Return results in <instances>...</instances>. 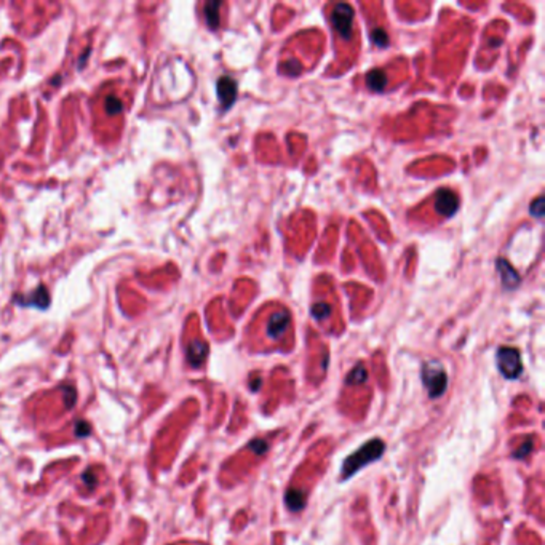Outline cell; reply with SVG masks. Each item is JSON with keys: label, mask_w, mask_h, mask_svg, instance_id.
Returning <instances> with one entry per match:
<instances>
[{"label": "cell", "mask_w": 545, "mask_h": 545, "mask_svg": "<svg viewBox=\"0 0 545 545\" xmlns=\"http://www.w3.org/2000/svg\"><path fill=\"white\" fill-rule=\"evenodd\" d=\"M384 451H385V443L379 438H373L368 443L360 446L357 451H354L351 456L344 459L341 467V480L345 481L363 467L376 462L377 459L382 457Z\"/></svg>", "instance_id": "1"}, {"label": "cell", "mask_w": 545, "mask_h": 545, "mask_svg": "<svg viewBox=\"0 0 545 545\" xmlns=\"http://www.w3.org/2000/svg\"><path fill=\"white\" fill-rule=\"evenodd\" d=\"M421 376H422V382L427 388L430 398H433V400L440 398L446 392V387H448V374H446L443 363H440L438 360H430V361L424 363Z\"/></svg>", "instance_id": "2"}, {"label": "cell", "mask_w": 545, "mask_h": 545, "mask_svg": "<svg viewBox=\"0 0 545 545\" xmlns=\"http://www.w3.org/2000/svg\"><path fill=\"white\" fill-rule=\"evenodd\" d=\"M497 368L505 379H516L523 371L521 355L515 347H500L496 355Z\"/></svg>", "instance_id": "3"}, {"label": "cell", "mask_w": 545, "mask_h": 545, "mask_svg": "<svg viewBox=\"0 0 545 545\" xmlns=\"http://www.w3.org/2000/svg\"><path fill=\"white\" fill-rule=\"evenodd\" d=\"M333 24L338 34L342 35V38L345 40L351 38L352 26H354V10L351 8V5L347 4L336 5V8L333 11Z\"/></svg>", "instance_id": "4"}, {"label": "cell", "mask_w": 545, "mask_h": 545, "mask_svg": "<svg viewBox=\"0 0 545 545\" xmlns=\"http://www.w3.org/2000/svg\"><path fill=\"white\" fill-rule=\"evenodd\" d=\"M50 301L51 299L48 295V289L44 285H38L29 295L15 296V302L20 304L21 307H35V309H42V310L50 305Z\"/></svg>", "instance_id": "5"}, {"label": "cell", "mask_w": 545, "mask_h": 545, "mask_svg": "<svg viewBox=\"0 0 545 545\" xmlns=\"http://www.w3.org/2000/svg\"><path fill=\"white\" fill-rule=\"evenodd\" d=\"M289 320H291V317H289L288 310H285V309L274 312L267 321V336L274 341L280 339L289 326Z\"/></svg>", "instance_id": "6"}, {"label": "cell", "mask_w": 545, "mask_h": 545, "mask_svg": "<svg viewBox=\"0 0 545 545\" xmlns=\"http://www.w3.org/2000/svg\"><path fill=\"white\" fill-rule=\"evenodd\" d=\"M218 96H219V101L222 103V106L224 107H229L232 106V103L235 101L237 98V83L233 79L230 77H221L219 82H218Z\"/></svg>", "instance_id": "7"}, {"label": "cell", "mask_w": 545, "mask_h": 545, "mask_svg": "<svg viewBox=\"0 0 545 545\" xmlns=\"http://www.w3.org/2000/svg\"><path fill=\"white\" fill-rule=\"evenodd\" d=\"M437 209L444 218H450L457 209V197L451 190H440L437 195Z\"/></svg>", "instance_id": "8"}, {"label": "cell", "mask_w": 545, "mask_h": 545, "mask_svg": "<svg viewBox=\"0 0 545 545\" xmlns=\"http://www.w3.org/2000/svg\"><path fill=\"white\" fill-rule=\"evenodd\" d=\"M208 355V345L203 341H193L187 347V360L192 366H200Z\"/></svg>", "instance_id": "9"}, {"label": "cell", "mask_w": 545, "mask_h": 545, "mask_svg": "<svg viewBox=\"0 0 545 545\" xmlns=\"http://www.w3.org/2000/svg\"><path fill=\"white\" fill-rule=\"evenodd\" d=\"M307 504V493H304L302 489H288L285 493V505L288 507V510L291 512H299L305 507Z\"/></svg>", "instance_id": "10"}, {"label": "cell", "mask_w": 545, "mask_h": 545, "mask_svg": "<svg viewBox=\"0 0 545 545\" xmlns=\"http://www.w3.org/2000/svg\"><path fill=\"white\" fill-rule=\"evenodd\" d=\"M219 2H208L205 5V20L209 26V29H218L219 26Z\"/></svg>", "instance_id": "11"}, {"label": "cell", "mask_w": 545, "mask_h": 545, "mask_svg": "<svg viewBox=\"0 0 545 545\" xmlns=\"http://www.w3.org/2000/svg\"><path fill=\"white\" fill-rule=\"evenodd\" d=\"M366 379H368V371H366V368L363 366V365H358V366H355L351 373L347 374L345 382H347L348 385H358V384H363Z\"/></svg>", "instance_id": "12"}, {"label": "cell", "mask_w": 545, "mask_h": 545, "mask_svg": "<svg viewBox=\"0 0 545 545\" xmlns=\"http://www.w3.org/2000/svg\"><path fill=\"white\" fill-rule=\"evenodd\" d=\"M366 83H368V87H369L371 90L381 91V90L385 87L387 79H385V75H384L382 72H379V71H371V72L366 75Z\"/></svg>", "instance_id": "13"}, {"label": "cell", "mask_w": 545, "mask_h": 545, "mask_svg": "<svg viewBox=\"0 0 545 545\" xmlns=\"http://www.w3.org/2000/svg\"><path fill=\"white\" fill-rule=\"evenodd\" d=\"M104 107H106V112H107L109 115H119V114L122 112V110H123V104H122V101L119 100L117 96H114V94H110V96H107V98H106V101H104Z\"/></svg>", "instance_id": "14"}, {"label": "cell", "mask_w": 545, "mask_h": 545, "mask_svg": "<svg viewBox=\"0 0 545 545\" xmlns=\"http://www.w3.org/2000/svg\"><path fill=\"white\" fill-rule=\"evenodd\" d=\"M312 315H314V318H317L318 321L325 320L326 315H329V305H326V304H315V305L312 307Z\"/></svg>", "instance_id": "15"}, {"label": "cell", "mask_w": 545, "mask_h": 545, "mask_svg": "<svg viewBox=\"0 0 545 545\" xmlns=\"http://www.w3.org/2000/svg\"><path fill=\"white\" fill-rule=\"evenodd\" d=\"M249 448L253 450L256 454H264L265 451L269 450V444H267V441H265V440H255V441L249 443Z\"/></svg>", "instance_id": "16"}, {"label": "cell", "mask_w": 545, "mask_h": 545, "mask_svg": "<svg viewBox=\"0 0 545 545\" xmlns=\"http://www.w3.org/2000/svg\"><path fill=\"white\" fill-rule=\"evenodd\" d=\"M531 448H533V441L528 440L523 446H520V448L513 453V457H515V459H523V457H526V456L529 454Z\"/></svg>", "instance_id": "17"}, {"label": "cell", "mask_w": 545, "mask_h": 545, "mask_svg": "<svg viewBox=\"0 0 545 545\" xmlns=\"http://www.w3.org/2000/svg\"><path fill=\"white\" fill-rule=\"evenodd\" d=\"M75 435L77 437H87V435H90V432H91V429H90V425L85 422V421H80V422H77L75 424Z\"/></svg>", "instance_id": "18"}, {"label": "cell", "mask_w": 545, "mask_h": 545, "mask_svg": "<svg viewBox=\"0 0 545 545\" xmlns=\"http://www.w3.org/2000/svg\"><path fill=\"white\" fill-rule=\"evenodd\" d=\"M63 390H66V398H64V401L67 403V408H72L74 406V403H75V398H77V394H75V390L72 388V387H67V388H63Z\"/></svg>", "instance_id": "19"}, {"label": "cell", "mask_w": 545, "mask_h": 545, "mask_svg": "<svg viewBox=\"0 0 545 545\" xmlns=\"http://www.w3.org/2000/svg\"><path fill=\"white\" fill-rule=\"evenodd\" d=\"M531 213L536 215L537 218H540V216L543 215V200H542V197H539V199L533 203V206H531Z\"/></svg>", "instance_id": "20"}, {"label": "cell", "mask_w": 545, "mask_h": 545, "mask_svg": "<svg viewBox=\"0 0 545 545\" xmlns=\"http://www.w3.org/2000/svg\"><path fill=\"white\" fill-rule=\"evenodd\" d=\"M82 478H83V481L88 483V484H93V486L96 484V481H94V480H96V478H94V475L91 473V477H90V470L83 473V475H82Z\"/></svg>", "instance_id": "21"}, {"label": "cell", "mask_w": 545, "mask_h": 545, "mask_svg": "<svg viewBox=\"0 0 545 545\" xmlns=\"http://www.w3.org/2000/svg\"><path fill=\"white\" fill-rule=\"evenodd\" d=\"M259 385H261V381L258 379L256 382H253V384H249V388H251V390H258V387H259Z\"/></svg>", "instance_id": "22"}]
</instances>
